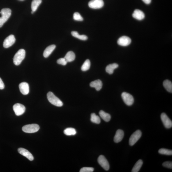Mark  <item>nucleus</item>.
<instances>
[{
    "label": "nucleus",
    "mask_w": 172,
    "mask_h": 172,
    "mask_svg": "<svg viewBox=\"0 0 172 172\" xmlns=\"http://www.w3.org/2000/svg\"><path fill=\"white\" fill-rule=\"evenodd\" d=\"M11 10L9 8H5L1 10L0 13L1 14V17H0V27L3 26L6 21L8 20L11 16Z\"/></svg>",
    "instance_id": "f257e3e1"
},
{
    "label": "nucleus",
    "mask_w": 172,
    "mask_h": 172,
    "mask_svg": "<svg viewBox=\"0 0 172 172\" xmlns=\"http://www.w3.org/2000/svg\"><path fill=\"white\" fill-rule=\"evenodd\" d=\"M25 55L26 52L24 49H21L19 50L14 56V64L17 66L19 65L25 59Z\"/></svg>",
    "instance_id": "f03ea898"
},
{
    "label": "nucleus",
    "mask_w": 172,
    "mask_h": 172,
    "mask_svg": "<svg viewBox=\"0 0 172 172\" xmlns=\"http://www.w3.org/2000/svg\"><path fill=\"white\" fill-rule=\"evenodd\" d=\"M47 97L49 102L52 105L56 106L61 107L63 106L62 102L51 92H49L47 94Z\"/></svg>",
    "instance_id": "7ed1b4c3"
},
{
    "label": "nucleus",
    "mask_w": 172,
    "mask_h": 172,
    "mask_svg": "<svg viewBox=\"0 0 172 172\" xmlns=\"http://www.w3.org/2000/svg\"><path fill=\"white\" fill-rule=\"evenodd\" d=\"M40 129L38 124H33L25 125L22 128L23 131L27 133H32L37 132Z\"/></svg>",
    "instance_id": "20e7f679"
},
{
    "label": "nucleus",
    "mask_w": 172,
    "mask_h": 172,
    "mask_svg": "<svg viewBox=\"0 0 172 172\" xmlns=\"http://www.w3.org/2000/svg\"><path fill=\"white\" fill-rule=\"evenodd\" d=\"M142 135V132L140 130L135 131L131 135L129 139V144L131 146L134 145L140 139Z\"/></svg>",
    "instance_id": "39448f33"
},
{
    "label": "nucleus",
    "mask_w": 172,
    "mask_h": 172,
    "mask_svg": "<svg viewBox=\"0 0 172 172\" xmlns=\"http://www.w3.org/2000/svg\"><path fill=\"white\" fill-rule=\"evenodd\" d=\"M121 97L126 105L130 106L133 104L134 99L131 95L126 92H123L121 94Z\"/></svg>",
    "instance_id": "423d86ee"
},
{
    "label": "nucleus",
    "mask_w": 172,
    "mask_h": 172,
    "mask_svg": "<svg viewBox=\"0 0 172 172\" xmlns=\"http://www.w3.org/2000/svg\"><path fill=\"white\" fill-rule=\"evenodd\" d=\"M104 5L103 0H92L89 2V6L91 8L98 9L102 8Z\"/></svg>",
    "instance_id": "0eeeda50"
},
{
    "label": "nucleus",
    "mask_w": 172,
    "mask_h": 172,
    "mask_svg": "<svg viewBox=\"0 0 172 172\" xmlns=\"http://www.w3.org/2000/svg\"><path fill=\"white\" fill-rule=\"evenodd\" d=\"M13 109L16 114L18 116L23 114L26 110L25 107L20 103H16L14 104L13 106Z\"/></svg>",
    "instance_id": "6e6552de"
},
{
    "label": "nucleus",
    "mask_w": 172,
    "mask_h": 172,
    "mask_svg": "<svg viewBox=\"0 0 172 172\" xmlns=\"http://www.w3.org/2000/svg\"><path fill=\"white\" fill-rule=\"evenodd\" d=\"M98 161L100 165L106 171H108L109 169V164L106 158L103 155H100L98 159Z\"/></svg>",
    "instance_id": "1a4fd4ad"
},
{
    "label": "nucleus",
    "mask_w": 172,
    "mask_h": 172,
    "mask_svg": "<svg viewBox=\"0 0 172 172\" xmlns=\"http://www.w3.org/2000/svg\"><path fill=\"white\" fill-rule=\"evenodd\" d=\"M16 39L13 35H11L6 38L3 42L4 47L8 48L13 45L15 43Z\"/></svg>",
    "instance_id": "9d476101"
},
{
    "label": "nucleus",
    "mask_w": 172,
    "mask_h": 172,
    "mask_svg": "<svg viewBox=\"0 0 172 172\" xmlns=\"http://www.w3.org/2000/svg\"><path fill=\"white\" fill-rule=\"evenodd\" d=\"M161 118L164 126L167 128H170L172 127V122L164 113H163L161 114Z\"/></svg>",
    "instance_id": "9b49d317"
},
{
    "label": "nucleus",
    "mask_w": 172,
    "mask_h": 172,
    "mask_svg": "<svg viewBox=\"0 0 172 172\" xmlns=\"http://www.w3.org/2000/svg\"><path fill=\"white\" fill-rule=\"evenodd\" d=\"M131 42V40L128 37L124 36L120 37L117 41V43L119 45L126 46L130 45Z\"/></svg>",
    "instance_id": "f8f14e48"
},
{
    "label": "nucleus",
    "mask_w": 172,
    "mask_h": 172,
    "mask_svg": "<svg viewBox=\"0 0 172 172\" xmlns=\"http://www.w3.org/2000/svg\"><path fill=\"white\" fill-rule=\"evenodd\" d=\"M20 92L23 95H26L29 93L30 88L28 84L25 82L20 83L19 85Z\"/></svg>",
    "instance_id": "ddd939ff"
},
{
    "label": "nucleus",
    "mask_w": 172,
    "mask_h": 172,
    "mask_svg": "<svg viewBox=\"0 0 172 172\" xmlns=\"http://www.w3.org/2000/svg\"><path fill=\"white\" fill-rule=\"evenodd\" d=\"M18 152L21 155L26 157L28 160L33 161L34 158L32 154L26 149L23 148H20L18 149Z\"/></svg>",
    "instance_id": "4468645a"
},
{
    "label": "nucleus",
    "mask_w": 172,
    "mask_h": 172,
    "mask_svg": "<svg viewBox=\"0 0 172 172\" xmlns=\"http://www.w3.org/2000/svg\"><path fill=\"white\" fill-rule=\"evenodd\" d=\"M132 16L135 19L140 20L144 19L145 14L142 11L139 9H136L134 11Z\"/></svg>",
    "instance_id": "2eb2a0df"
},
{
    "label": "nucleus",
    "mask_w": 172,
    "mask_h": 172,
    "mask_svg": "<svg viewBox=\"0 0 172 172\" xmlns=\"http://www.w3.org/2000/svg\"><path fill=\"white\" fill-rule=\"evenodd\" d=\"M124 136V132L121 130H118L114 138V141L116 143H118L122 140Z\"/></svg>",
    "instance_id": "dca6fc26"
},
{
    "label": "nucleus",
    "mask_w": 172,
    "mask_h": 172,
    "mask_svg": "<svg viewBox=\"0 0 172 172\" xmlns=\"http://www.w3.org/2000/svg\"><path fill=\"white\" fill-rule=\"evenodd\" d=\"M90 85L91 87L95 88L97 91H99L102 88V83L101 80H98L92 82Z\"/></svg>",
    "instance_id": "f3484780"
},
{
    "label": "nucleus",
    "mask_w": 172,
    "mask_h": 172,
    "mask_svg": "<svg viewBox=\"0 0 172 172\" xmlns=\"http://www.w3.org/2000/svg\"><path fill=\"white\" fill-rule=\"evenodd\" d=\"M56 47V46L55 45H51L49 46L44 50L43 53V56L45 58H47L51 54Z\"/></svg>",
    "instance_id": "a211bd4d"
},
{
    "label": "nucleus",
    "mask_w": 172,
    "mask_h": 172,
    "mask_svg": "<svg viewBox=\"0 0 172 172\" xmlns=\"http://www.w3.org/2000/svg\"><path fill=\"white\" fill-rule=\"evenodd\" d=\"M118 66H119L116 63L110 64L106 67V71L109 74H112L113 73L114 70L117 68Z\"/></svg>",
    "instance_id": "6ab92c4d"
},
{
    "label": "nucleus",
    "mask_w": 172,
    "mask_h": 172,
    "mask_svg": "<svg viewBox=\"0 0 172 172\" xmlns=\"http://www.w3.org/2000/svg\"><path fill=\"white\" fill-rule=\"evenodd\" d=\"M75 55L74 53L72 51L68 52L64 58L65 59L67 62L73 61L75 59Z\"/></svg>",
    "instance_id": "aec40b11"
},
{
    "label": "nucleus",
    "mask_w": 172,
    "mask_h": 172,
    "mask_svg": "<svg viewBox=\"0 0 172 172\" xmlns=\"http://www.w3.org/2000/svg\"><path fill=\"white\" fill-rule=\"evenodd\" d=\"M99 113L100 117L106 122H107L110 120L111 116L109 113L105 112L103 110L100 111Z\"/></svg>",
    "instance_id": "412c9836"
},
{
    "label": "nucleus",
    "mask_w": 172,
    "mask_h": 172,
    "mask_svg": "<svg viewBox=\"0 0 172 172\" xmlns=\"http://www.w3.org/2000/svg\"><path fill=\"white\" fill-rule=\"evenodd\" d=\"M143 164V161L141 159L138 160L136 163L132 170V172H138L140 170Z\"/></svg>",
    "instance_id": "4be33fe9"
},
{
    "label": "nucleus",
    "mask_w": 172,
    "mask_h": 172,
    "mask_svg": "<svg viewBox=\"0 0 172 172\" xmlns=\"http://www.w3.org/2000/svg\"><path fill=\"white\" fill-rule=\"evenodd\" d=\"M42 0H33L31 3L32 11L35 12L41 3Z\"/></svg>",
    "instance_id": "5701e85b"
},
{
    "label": "nucleus",
    "mask_w": 172,
    "mask_h": 172,
    "mask_svg": "<svg viewBox=\"0 0 172 172\" xmlns=\"http://www.w3.org/2000/svg\"><path fill=\"white\" fill-rule=\"evenodd\" d=\"M163 85L164 87L168 92H172V84L171 81L168 80H164Z\"/></svg>",
    "instance_id": "b1692460"
},
{
    "label": "nucleus",
    "mask_w": 172,
    "mask_h": 172,
    "mask_svg": "<svg viewBox=\"0 0 172 172\" xmlns=\"http://www.w3.org/2000/svg\"><path fill=\"white\" fill-rule=\"evenodd\" d=\"M72 35L75 38H77L80 40L83 41L87 40L88 37L87 36L85 35H80L77 31H73L71 32Z\"/></svg>",
    "instance_id": "393cba45"
},
{
    "label": "nucleus",
    "mask_w": 172,
    "mask_h": 172,
    "mask_svg": "<svg viewBox=\"0 0 172 172\" xmlns=\"http://www.w3.org/2000/svg\"><path fill=\"white\" fill-rule=\"evenodd\" d=\"M64 133L66 135H74L76 134L77 132L75 129L69 128H66L64 130Z\"/></svg>",
    "instance_id": "a878e982"
},
{
    "label": "nucleus",
    "mask_w": 172,
    "mask_h": 172,
    "mask_svg": "<svg viewBox=\"0 0 172 172\" xmlns=\"http://www.w3.org/2000/svg\"><path fill=\"white\" fill-rule=\"evenodd\" d=\"M91 121L92 123L97 124H99L101 122L99 117L97 116L95 113L91 114Z\"/></svg>",
    "instance_id": "bb28decb"
},
{
    "label": "nucleus",
    "mask_w": 172,
    "mask_h": 172,
    "mask_svg": "<svg viewBox=\"0 0 172 172\" xmlns=\"http://www.w3.org/2000/svg\"><path fill=\"white\" fill-rule=\"evenodd\" d=\"M91 66L90 61L89 59L86 60L81 67V70L83 71H86L89 70Z\"/></svg>",
    "instance_id": "cd10ccee"
},
{
    "label": "nucleus",
    "mask_w": 172,
    "mask_h": 172,
    "mask_svg": "<svg viewBox=\"0 0 172 172\" xmlns=\"http://www.w3.org/2000/svg\"><path fill=\"white\" fill-rule=\"evenodd\" d=\"M159 154L162 155H172V150L166 149L162 148L160 149L159 150Z\"/></svg>",
    "instance_id": "c85d7f7f"
},
{
    "label": "nucleus",
    "mask_w": 172,
    "mask_h": 172,
    "mask_svg": "<svg viewBox=\"0 0 172 172\" xmlns=\"http://www.w3.org/2000/svg\"><path fill=\"white\" fill-rule=\"evenodd\" d=\"M73 19L75 20L82 21L83 20V17L80 15V13L76 12L73 14Z\"/></svg>",
    "instance_id": "c756f323"
},
{
    "label": "nucleus",
    "mask_w": 172,
    "mask_h": 172,
    "mask_svg": "<svg viewBox=\"0 0 172 172\" xmlns=\"http://www.w3.org/2000/svg\"><path fill=\"white\" fill-rule=\"evenodd\" d=\"M94 170V168L92 167H84L81 168L80 172H92Z\"/></svg>",
    "instance_id": "7c9ffc66"
},
{
    "label": "nucleus",
    "mask_w": 172,
    "mask_h": 172,
    "mask_svg": "<svg viewBox=\"0 0 172 172\" xmlns=\"http://www.w3.org/2000/svg\"><path fill=\"white\" fill-rule=\"evenodd\" d=\"M57 63L59 64H61V65L66 66V65L68 62H67V61L65 59L63 58H60L59 59L57 60Z\"/></svg>",
    "instance_id": "2f4dec72"
},
{
    "label": "nucleus",
    "mask_w": 172,
    "mask_h": 172,
    "mask_svg": "<svg viewBox=\"0 0 172 172\" xmlns=\"http://www.w3.org/2000/svg\"><path fill=\"white\" fill-rule=\"evenodd\" d=\"M163 166L169 169H172V162L171 161H166L163 163Z\"/></svg>",
    "instance_id": "473e14b6"
},
{
    "label": "nucleus",
    "mask_w": 172,
    "mask_h": 172,
    "mask_svg": "<svg viewBox=\"0 0 172 172\" xmlns=\"http://www.w3.org/2000/svg\"><path fill=\"white\" fill-rule=\"evenodd\" d=\"M5 88V85L1 79L0 78V89L2 90Z\"/></svg>",
    "instance_id": "72a5a7b5"
},
{
    "label": "nucleus",
    "mask_w": 172,
    "mask_h": 172,
    "mask_svg": "<svg viewBox=\"0 0 172 172\" xmlns=\"http://www.w3.org/2000/svg\"><path fill=\"white\" fill-rule=\"evenodd\" d=\"M142 1L146 4H149L151 3L152 0H142Z\"/></svg>",
    "instance_id": "f704fd0d"
},
{
    "label": "nucleus",
    "mask_w": 172,
    "mask_h": 172,
    "mask_svg": "<svg viewBox=\"0 0 172 172\" xmlns=\"http://www.w3.org/2000/svg\"><path fill=\"white\" fill-rule=\"evenodd\" d=\"M34 12L33 11H32L31 12V13H32V14H33V13H34Z\"/></svg>",
    "instance_id": "c9c22d12"
}]
</instances>
